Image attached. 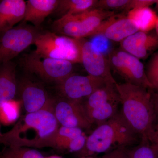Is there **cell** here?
I'll return each instance as SVG.
<instances>
[{
	"mask_svg": "<svg viewBox=\"0 0 158 158\" xmlns=\"http://www.w3.org/2000/svg\"><path fill=\"white\" fill-rule=\"evenodd\" d=\"M139 31L137 27L124 15H114L105 20L97 29L93 37L102 35L109 40L121 42Z\"/></svg>",
	"mask_w": 158,
	"mask_h": 158,
	"instance_id": "4fadbf2b",
	"label": "cell"
},
{
	"mask_svg": "<svg viewBox=\"0 0 158 158\" xmlns=\"http://www.w3.org/2000/svg\"><path fill=\"white\" fill-rule=\"evenodd\" d=\"M81 63L89 75L116 83L110 71V64L104 55L98 52L90 41L83 40Z\"/></svg>",
	"mask_w": 158,
	"mask_h": 158,
	"instance_id": "7c38bea8",
	"label": "cell"
},
{
	"mask_svg": "<svg viewBox=\"0 0 158 158\" xmlns=\"http://www.w3.org/2000/svg\"><path fill=\"white\" fill-rule=\"evenodd\" d=\"M152 89H158V49L150 58L145 69Z\"/></svg>",
	"mask_w": 158,
	"mask_h": 158,
	"instance_id": "484cf974",
	"label": "cell"
},
{
	"mask_svg": "<svg viewBox=\"0 0 158 158\" xmlns=\"http://www.w3.org/2000/svg\"><path fill=\"white\" fill-rule=\"evenodd\" d=\"M59 0H29L26 2L23 22H30L38 28L50 15L55 12Z\"/></svg>",
	"mask_w": 158,
	"mask_h": 158,
	"instance_id": "e0dca14e",
	"label": "cell"
},
{
	"mask_svg": "<svg viewBox=\"0 0 158 158\" xmlns=\"http://www.w3.org/2000/svg\"><path fill=\"white\" fill-rule=\"evenodd\" d=\"M156 34L158 36V19L157 20V22L156 24V27H155Z\"/></svg>",
	"mask_w": 158,
	"mask_h": 158,
	"instance_id": "836d02e7",
	"label": "cell"
},
{
	"mask_svg": "<svg viewBox=\"0 0 158 158\" xmlns=\"http://www.w3.org/2000/svg\"><path fill=\"white\" fill-rule=\"evenodd\" d=\"M16 64L12 61L0 64V106L14 99L18 94Z\"/></svg>",
	"mask_w": 158,
	"mask_h": 158,
	"instance_id": "2e32d148",
	"label": "cell"
},
{
	"mask_svg": "<svg viewBox=\"0 0 158 158\" xmlns=\"http://www.w3.org/2000/svg\"><path fill=\"white\" fill-rule=\"evenodd\" d=\"M0 158H45L36 150L30 148L7 147L0 152Z\"/></svg>",
	"mask_w": 158,
	"mask_h": 158,
	"instance_id": "cb8c5ba5",
	"label": "cell"
},
{
	"mask_svg": "<svg viewBox=\"0 0 158 158\" xmlns=\"http://www.w3.org/2000/svg\"><path fill=\"white\" fill-rule=\"evenodd\" d=\"M113 11L95 9L73 15H65L53 23L55 33L76 39L92 37L102 23L115 15Z\"/></svg>",
	"mask_w": 158,
	"mask_h": 158,
	"instance_id": "277c9868",
	"label": "cell"
},
{
	"mask_svg": "<svg viewBox=\"0 0 158 158\" xmlns=\"http://www.w3.org/2000/svg\"><path fill=\"white\" fill-rule=\"evenodd\" d=\"M98 0H59L55 12L61 18L95 9Z\"/></svg>",
	"mask_w": 158,
	"mask_h": 158,
	"instance_id": "ffe728a7",
	"label": "cell"
},
{
	"mask_svg": "<svg viewBox=\"0 0 158 158\" xmlns=\"http://www.w3.org/2000/svg\"><path fill=\"white\" fill-rule=\"evenodd\" d=\"M116 84L107 83L94 91L83 103L85 110H91L110 102H120Z\"/></svg>",
	"mask_w": 158,
	"mask_h": 158,
	"instance_id": "ac0fdd59",
	"label": "cell"
},
{
	"mask_svg": "<svg viewBox=\"0 0 158 158\" xmlns=\"http://www.w3.org/2000/svg\"><path fill=\"white\" fill-rule=\"evenodd\" d=\"M81 158H93L90 157H82Z\"/></svg>",
	"mask_w": 158,
	"mask_h": 158,
	"instance_id": "d590c367",
	"label": "cell"
},
{
	"mask_svg": "<svg viewBox=\"0 0 158 158\" xmlns=\"http://www.w3.org/2000/svg\"><path fill=\"white\" fill-rule=\"evenodd\" d=\"M94 37H95L93 40L90 41L96 49L104 55L109 48V40L102 35H97Z\"/></svg>",
	"mask_w": 158,
	"mask_h": 158,
	"instance_id": "f1b7e54d",
	"label": "cell"
},
{
	"mask_svg": "<svg viewBox=\"0 0 158 158\" xmlns=\"http://www.w3.org/2000/svg\"><path fill=\"white\" fill-rule=\"evenodd\" d=\"M54 113L61 126L83 130L90 128L92 125L82 102L74 101L61 97L56 99Z\"/></svg>",
	"mask_w": 158,
	"mask_h": 158,
	"instance_id": "8fae6325",
	"label": "cell"
},
{
	"mask_svg": "<svg viewBox=\"0 0 158 158\" xmlns=\"http://www.w3.org/2000/svg\"><path fill=\"white\" fill-rule=\"evenodd\" d=\"M59 125L53 110L27 113L11 130L0 135V144L7 147L52 148Z\"/></svg>",
	"mask_w": 158,
	"mask_h": 158,
	"instance_id": "6da1fadb",
	"label": "cell"
},
{
	"mask_svg": "<svg viewBox=\"0 0 158 158\" xmlns=\"http://www.w3.org/2000/svg\"><path fill=\"white\" fill-rule=\"evenodd\" d=\"M18 94L27 113L54 110L56 99L49 96L41 84L30 78L24 77L19 80Z\"/></svg>",
	"mask_w": 158,
	"mask_h": 158,
	"instance_id": "ba28073f",
	"label": "cell"
},
{
	"mask_svg": "<svg viewBox=\"0 0 158 158\" xmlns=\"http://www.w3.org/2000/svg\"><path fill=\"white\" fill-rule=\"evenodd\" d=\"M149 91L154 116V124H158V93L152 89H149Z\"/></svg>",
	"mask_w": 158,
	"mask_h": 158,
	"instance_id": "4dcf8cb0",
	"label": "cell"
},
{
	"mask_svg": "<svg viewBox=\"0 0 158 158\" xmlns=\"http://www.w3.org/2000/svg\"><path fill=\"white\" fill-rule=\"evenodd\" d=\"M127 16L139 31L145 33L155 29L158 19L156 12L150 7L130 10Z\"/></svg>",
	"mask_w": 158,
	"mask_h": 158,
	"instance_id": "d6986e66",
	"label": "cell"
},
{
	"mask_svg": "<svg viewBox=\"0 0 158 158\" xmlns=\"http://www.w3.org/2000/svg\"><path fill=\"white\" fill-rule=\"evenodd\" d=\"M129 1L130 0H99L95 9L113 11L121 9L125 10Z\"/></svg>",
	"mask_w": 158,
	"mask_h": 158,
	"instance_id": "4316f807",
	"label": "cell"
},
{
	"mask_svg": "<svg viewBox=\"0 0 158 158\" xmlns=\"http://www.w3.org/2000/svg\"><path fill=\"white\" fill-rule=\"evenodd\" d=\"M45 158H62L61 157L57 156H50L46 157Z\"/></svg>",
	"mask_w": 158,
	"mask_h": 158,
	"instance_id": "d6a6232c",
	"label": "cell"
},
{
	"mask_svg": "<svg viewBox=\"0 0 158 158\" xmlns=\"http://www.w3.org/2000/svg\"><path fill=\"white\" fill-rule=\"evenodd\" d=\"M157 0H130L125 10L129 11L134 9L147 8L155 5Z\"/></svg>",
	"mask_w": 158,
	"mask_h": 158,
	"instance_id": "f546056e",
	"label": "cell"
},
{
	"mask_svg": "<svg viewBox=\"0 0 158 158\" xmlns=\"http://www.w3.org/2000/svg\"><path fill=\"white\" fill-rule=\"evenodd\" d=\"M83 134V130L79 128L61 126L58 129L54 137L52 148L67 150L72 140Z\"/></svg>",
	"mask_w": 158,
	"mask_h": 158,
	"instance_id": "603a6c76",
	"label": "cell"
},
{
	"mask_svg": "<svg viewBox=\"0 0 158 158\" xmlns=\"http://www.w3.org/2000/svg\"><path fill=\"white\" fill-rule=\"evenodd\" d=\"M84 39H76L53 32L40 34L35 41V51L43 56L81 63V50Z\"/></svg>",
	"mask_w": 158,
	"mask_h": 158,
	"instance_id": "5b68a950",
	"label": "cell"
},
{
	"mask_svg": "<svg viewBox=\"0 0 158 158\" xmlns=\"http://www.w3.org/2000/svg\"><path fill=\"white\" fill-rule=\"evenodd\" d=\"M108 83L112 82L89 75L85 76L73 73L57 85V88L61 98L82 102Z\"/></svg>",
	"mask_w": 158,
	"mask_h": 158,
	"instance_id": "30bf717a",
	"label": "cell"
},
{
	"mask_svg": "<svg viewBox=\"0 0 158 158\" xmlns=\"http://www.w3.org/2000/svg\"><path fill=\"white\" fill-rule=\"evenodd\" d=\"M26 7L23 0L0 1V35L23 20Z\"/></svg>",
	"mask_w": 158,
	"mask_h": 158,
	"instance_id": "9a60e30c",
	"label": "cell"
},
{
	"mask_svg": "<svg viewBox=\"0 0 158 158\" xmlns=\"http://www.w3.org/2000/svg\"><path fill=\"white\" fill-rule=\"evenodd\" d=\"M41 33L38 28L23 22L0 35V64L12 61Z\"/></svg>",
	"mask_w": 158,
	"mask_h": 158,
	"instance_id": "52a82bcc",
	"label": "cell"
},
{
	"mask_svg": "<svg viewBox=\"0 0 158 158\" xmlns=\"http://www.w3.org/2000/svg\"><path fill=\"white\" fill-rule=\"evenodd\" d=\"M130 158H158V149L147 138H141L140 144L131 150Z\"/></svg>",
	"mask_w": 158,
	"mask_h": 158,
	"instance_id": "d4e9b609",
	"label": "cell"
},
{
	"mask_svg": "<svg viewBox=\"0 0 158 158\" xmlns=\"http://www.w3.org/2000/svg\"><path fill=\"white\" fill-rule=\"evenodd\" d=\"M110 62L127 83L152 89L148 79L144 65L140 59L125 51H116L110 55Z\"/></svg>",
	"mask_w": 158,
	"mask_h": 158,
	"instance_id": "9c48e42d",
	"label": "cell"
},
{
	"mask_svg": "<svg viewBox=\"0 0 158 158\" xmlns=\"http://www.w3.org/2000/svg\"><path fill=\"white\" fill-rule=\"evenodd\" d=\"M131 150L120 146L108 151L101 158H130Z\"/></svg>",
	"mask_w": 158,
	"mask_h": 158,
	"instance_id": "83f0119b",
	"label": "cell"
},
{
	"mask_svg": "<svg viewBox=\"0 0 158 158\" xmlns=\"http://www.w3.org/2000/svg\"><path fill=\"white\" fill-rule=\"evenodd\" d=\"M138 31L127 37L121 42L123 49L140 60L146 59L158 49V35Z\"/></svg>",
	"mask_w": 158,
	"mask_h": 158,
	"instance_id": "5bb4252c",
	"label": "cell"
},
{
	"mask_svg": "<svg viewBox=\"0 0 158 158\" xmlns=\"http://www.w3.org/2000/svg\"><path fill=\"white\" fill-rule=\"evenodd\" d=\"M155 5V9L156 11L158 12V0H157L156 2V3Z\"/></svg>",
	"mask_w": 158,
	"mask_h": 158,
	"instance_id": "e575fe53",
	"label": "cell"
},
{
	"mask_svg": "<svg viewBox=\"0 0 158 158\" xmlns=\"http://www.w3.org/2000/svg\"><path fill=\"white\" fill-rule=\"evenodd\" d=\"M154 90H155L158 93V89H153Z\"/></svg>",
	"mask_w": 158,
	"mask_h": 158,
	"instance_id": "8d00e7d4",
	"label": "cell"
},
{
	"mask_svg": "<svg viewBox=\"0 0 158 158\" xmlns=\"http://www.w3.org/2000/svg\"><path fill=\"white\" fill-rule=\"evenodd\" d=\"M1 134H2V133H1V131H0V135H1Z\"/></svg>",
	"mask_w": 158,
	"mask_h": 158,
	"instance_id": "74e56055",
	"label": "cell"
},
{
	"mask_svg": "<svg viewBox=\"0 0 158 158\" xmlns=\"http://www.w3.org/2000/svg\"><path fill=\"white\" fill-rule=\"evenodd\" d=\"M148 139L158 149V124L154 125Z\"/></svg>",
	"mask_w": 158,
	"mask_h": 158,
	"instance_id": "1f68e13d",
	"label": "cell"
},
{
	"mask_svg": "<svg viewBox=\"0 0 158 158\" xmlns=\"http://www.w3.org/2000/svg\"><path fill=\"white\" fill-rule=\"evenodd\" d=\"M138 135L125 120L120 112L107 121L98 124L87 137L81 150L78 152L81 158L107 152L113 146L127 147L135 144Z\"/></svg>",
	"mask_w": 158,
	"mask_h": 158,
	"instance_id": "3957f363",
	"label": "cell"
},
{
	"mask_svg": "<svg viewBox=\"0 0 158 158\" xmlns=\"http://www.w3.org/2000/svg\"><path fill=\"white\" fill-rule=\"evenodd\" d=\"M20 62L22 67L29 73L56 85L73 73V63L43 56L35 51L23 55Z\"/></svg>",
	"mask_w": 158,
	"mask_h": 158,
	"instance_id": "8992f818",
	"label": "cell"
},
{
	"mask_svg": "<svg viewBox=\"0 0 158 158\" xmlns=\"http://www.w3.org/2000/svg\"><path fill=\"white\" fill-rule=\"evenodd\" d=\"M120 102H110L91 110H86L90 121L99 124L107 121L118 113L117 109Z\"/></svg>",
	"mask_w": 158,
	"mask_h": 158,
	"instance_id": "44dd1931",
	"label": "cell"
},
{
	"mask_svg": "<svg viewBox=\"0 0 158 158\" xmlns=\"http://www.w3.org/2000/svg\"><path fill=\"white\" fill-rule=\"evenodd\" d=\"M22 106L19 99H14L3 103L0 106V123L8 126L17 121Z\"/></svg>",
	"mask_w": 158,
	"mask_h": 158,
	"instance_id": "7402d4cb",
	"label": "cell"
},
{
	"mask_svg": "<svg viewBox=\"0 0 158 158\" xmlns=\"http://www.w3.org/2000/svg\"><path fill=\"white\" fill-rule=\"evenodd\" d=\"M121 115L133 131L141 138H147L155 119L149 89L130 83L116 84Z\"/></svg>",
	"mask_w": 158,
	"mask_h": 158,
	"instance_id": "7a4b0ae2",
	"label": "cell"
}]
</instances>
